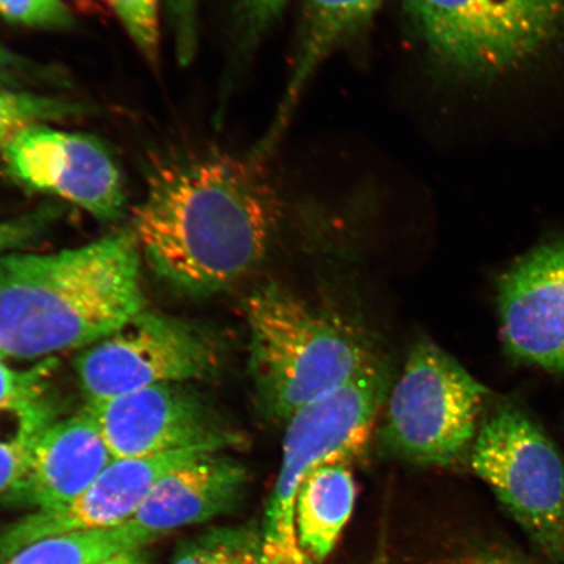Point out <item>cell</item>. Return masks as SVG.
<instances>
[{
	"label": "cell",
	"mask_w": 564,
	"mask_h": 564,
	"mask_svg": "<svg viewBox=\"0 0 564 564\" xmlns=\"http://www.w3.org/2000/svg\"><path fill=\"white\" fill-rule=\"evenodd\" d=\"M263 162L252 153L200 151L152 169L130 229L161 279L200 297L262 262L282 218Z\"/></svg>",
	"instance_id": "6da1fadb"
},
{
	"label": "cell",
	"mask_w": 564,
	"mask_h": 564,
	"mask_svg": "<svg viewBox=\"0 0 564 564\" xmlns=\"http://www.w3.org/2000/svg\"><path fill=\"white\" fill-rule=\"evenodd\" d=\"M145 310L131 229L56 253L0 258V356L86 347Z\"/></svg>",
	"instance_id": "7a4b0ae2"
},
{
	"label": "cell",
	"mask_w": 564,
	"mask_h": 564,
	"mask_svg": "<svg viewBox=\"0 0 564 564\" xmlns=\"http://www.w3.org/2000/svg\"><path fill=\"white\" fill-rule=\"evenodd\" d=\"M245 314L253 388L272 421L286 423L378 364L355 328L272 282L246 300Z\"/></svg>",
	"instance_id": "3957f363"
},
{
	"label": "cell",
	"mask_w": 564,
	"mask_h": 564,
	"mask_svg": "<svg viewBox=\"0 0 564 564\" xmlns=\"http://www.w3.org/2000/svg\"><path fill=\"white\" fill-rule=\"evenodd\" d=\"M386 398L387 376L377 364L286 422L281 468L260 523L268 562L288 564L301 558L294 509L303 479L323 465L349 464L361 456Z\"/></svg>",
	"instance_id": "277c9868"
},
{
	"label": "cell",
	"mask_w": 564,
	"mask_h": 564,
	"mask_svg": "<svg viewBox=\"0 0 564 564\" xmlns=\"http://www.w3.org/2000/svg\"><path fill=\"white\" fill-rule=\"evenodd\" d=\"M443 67L484 79L531 58L564 28V0H405Z\"/></svg>",
	"instance_id": "5b68a950"
},
{
	"label": "cell",
	"mask_w": 564,
	"mask_h": 564,
	"mask_svg": "<svg viewBox=\"0 0 564 564\" xmlns=\"http://www.w3.org/2000/svg\"><path fill=\"white\" fill-rule=\"evenodd\" d=\"M486 394L456 359L421 341L388 394L382 441L408 462L453 464L476 440Z\"/></svg>",
	"instance_id": "8992f818"
},
{
	"label": "cell",
	"mask_w": 564,
	"mask_h": 564,
	"mask_svg": "<svg viewBox=\"0 0 564 564\" xmlns=\"http://www.w3.org/2000/svg\"><path fill=\"white\" fill-rule=\"evenodd\" d=\"M470 460L533 544L564 564V464L545 433L520 409L500 406L479 429Z\"/></svg>",
	"instance_id": "52a82bcc"
},
{
	"label": "cell",
	"mask_w": 564,
	"mask_h": 564,
	"mask_svg": "<svg viewBox=\"0 0 564 564\" xmlns=\"http://www.w3.org/2000/svg\"><path fill=\"white\" fill-rule=\"evenodd\" d=\"M220 350L203 330L158 313L141 312L77 358L89 403L164 383L209 377Z\"/></svg>",
	"instance_id": "ba28073f"
},
{
	"label": "cell",
	"mask_w": 564,
	"mask_h": 564,
	"mask_svg": "<svg viewBox=\"0 0 564 564\" xmlns=\"http://www.w3.org/2000/svg\"><path fill=\"white\" fill-rule=\"evenodd\" d=\"M87 408L115 458L186 449L221 453L242 443V436L185 383L152 386Z\"/></svg>",
	"instance_id": "9c48e42d"
},
{
	"label": "cell",
	"mask_w": 564,
	"mask_h": 564,
	"mask_svg": "<svg viewBox=\"0 0 564 564\" xmlns=\"http://www.w3.org/2000/svg\"><path fill=\"white\" fill-rule=\"evenodd\" d=\"M2 156L12 178L34 192L76 204L98 220L122 215V174L100 140L35 124L18 133Z\"/></svg>",
	"instance_id": "30bf717a"
},
{
	"label": "cell",
	"mask_w": 564,
	"mask_h": 564,
	"mask_svg": "<svg viewBox=\"0 0 564 564\" xmlns=\"http://www.w3.org/2000/svg\"><path fill=\"white\" fill-rule=\"evenodd\" d=\"M200 449L115 458L95 482L61 510L32 512L0 533V558L10 560L21 549L53 535L123 525L160 479L203 455Z\"/></svg>",
	"instance_id": "8fae6325"
},
{
	"label": "cell",
	"mask_w": 564,
	"mask_h": 564,
	"mask_svg": "<svg viewBox=\"0 0 564 564\" xmlns=\"http://www.w3.org/2000/svg\"><path fill=\"white\" fill-rule=\"evenodd\" d=\"M500 334L521 362L564 371V242L535 247L498 285Z\"/></svg>",
	"instance_id": "7c38bea8"
},
{
	"label": "cell",
	"mask_w": 564,
	"mask_h": 564,
	"mask_svg": "<svg viewBox=\"0 0 564 564\" xmlns=\"http://www.w3.org/2000/svg\"><path fill=\"white\" fill-rule=\"evenodd\" d=\"M115 460L88 408L54 421L35 440L26 474L7 499L33 512L61 510L86 491Z\"/></svg>",
	"instance_id": "4fadbf2b"
},
{
	"label": "cell",
	"mask_w": 564,
	"mask_h": 564,
	"mask_svg": "<svg viewBox=\"0 0 564 564\" xmlns=\"http://www.w3.org/2000/svg\"><path fill=\"white\" fill-rule=\"evenodd\" d=\"M247 482V470L235 458L203 455L162 477L131 521L161 540L236 510Z\"/></svg>",
	"instance_id": "5bb4252c"
},
{
	"label": "cell",
	"mask_w": 564,
	"mask_h": 564,
	"mask_svg": "<svg viewBox=\"0 0 564 564\" xmlns=\"http://www.w3.org/2000/svg\"><path fill=\"white\" fill-rule=\"evenodd\" d=\"M357 489L349 464L323 465L303 479L294 523L303 552L319 564L333 553L355 510Z\"/></svg>",
	"instance_id": "9a60e30c"
},
{
	"label": "cell",
	"mask_w": 564,
	"mask_h": 564,
	"mask_svg": "<svg viewBox=\"0 0 564 564\" xmlns=\"http://www.w3.org/2000/svg\"><path fill=\"white\" fill-rule=\"evenodd\" d=\"M383 0H306L297 56L281 106L295 110L323 62L364 30Z\"/></svg>",
	"instance_id": "2e32d148"
},
{
	"label": "cell",
	"mask_w": 564,
	"mask_h": 564,
	"mask_svg": "<svg viewBox=\"0 0 564 564\" xmlns=\"http://www.w3.org/2000/svg\"><path fill=\"white\" fill-rule=\"evenodd\" d=\"M156 535L127 521L123 525L53 535L13 554L6 564H101L117 554L147 547Z\"/></svg>",
	"instance_id": "e0dca14e"
},
{
	"label": "cell",
	"mask_w": 564,
	"mask_h": 564,
	"mask_svg": "<svg viewBox=\"0 0 564 564\" xmlns=\"http://www.w3.org/2000/svg\"><path fill=\"white\" fill-rule=\"evenodd\" d=\"M260 523L209 528L180 542L171 564H260Z\"/></svg>",
	"instance_id": "ac0fdd59"
},
{
	"label": "cell",
	"mask_w": 564,
	"mask_h": 564,
	"mask_svg": "<svg viewBox=\"0 0 564 564\" xmlns=\"http://www.w3.org/2000/svg\"><path fill=\"white\" fill-rule=\"evenodd\" d=\"M87 111L79 102L0 87V151L28 127L82 117Z\"/></svg>",
	"instance_id": "d6986e66"
},
{
	"label": "cell",
	"mask_w": 564,
	"mask_h": 564,
	"mask_svg": "<svg viewBox=\"0 0 564 564\" xmlns=\"http://www.w3.org/2000/svg\"><path fill=\"white\" fill-rule=\"evenodd\" d=\"M53 417V405L48 403L0 435V496H9L24 478L33 444L52 425Z\"/></svg>",
	"instance_id": "ffe728a7"
},
{
	"label": "cell",
	"mask_w": 564,
	"mask_h": 564,
	"mask_svg": "<svg viewBox=\"0 0 564 564\" xmlns=\"http://www.w3.org/2000/svg\"><path fill=\"white\" fill-rule=\"evenodd\" d=\"M144 58L156 65L160 55L159 0H108Z\"/></svg>",
	"instance_id": "44dd1931"
},
{
	"label": "cell",
	"mask_w": 564,
	"mask_h": 564,
	"mask_svg": "<svg viewBox=\"0 0 564 564\" xmlns=\"http://www.w3.org/2000/svg\"><path fill=\"white\" fill-rule=\"evenodd\" d=\"M0 17L40 30H68L74 25L73 13L63 0H0Z\"/></svg>",
	"instance_id": "7402d4cb"
},
{
	"label": "cell",
	"mask_w": 564,
	"mask_h": 564,
	"mask_svg": "<svg viewBox=\"0 0 564 564\" xmlns=\"http://www.w3.org/2000/svg\"><path fill=\"white\" fill-rule=\"evenodd\" d=\"M291 0H237V21L242 45L250 51L276 21Z\"/></svg>",
	"instance_id": "603a6c76"
},
{
	"label": "cell",
	"mask_w": 564,
	"mask_h": 564,
	"mask_svg": "<svg viewBox=\"0 0 564 564\" xmlns=\"http://www.w3.org/2000/svg\"><path fill=\"white\" fill-rule=\"evenodd\" d=\"M55 217V207H44L33 214L0 221V252L23 249L37 241Z\"/></svg>",
	"instance_id": "cb8c5ba5"
},
{
	"label": "cell",
	"mask_w": 564,
	"mask_h": 564,
	"mask_svg": "<svg viewBox=\"0 0 564 564\" xmlns=\"http://www.w3.org/2000/svg\"><path fill=\"white\" fill-rule=\"evenodd\" d=\"M46 365L30 371H17L0 356V412L28 399L45 393Z\"/></svg>",
	"instance_id": "d4e9b609"
},
{
	"label": "cell",
	"mask_w": 564,
	"mask_h": 564,
	"mask_svg": "<svg viewBox=\"0 0 564 564\" xmlns=\"http://www.w3.org/2000/svg\"><path fill=\"white\" fill-rule=\"evenodd\" d=\"M448 564H529L503 549L485 547L457 556Z\"/></svg>",
	"instance_id": "484cf974"
},
{
	"label": "cell",
	"mask_w": 564,
	"mask_h": 564,
	"mask_svg": "<svg viewBox=\"0 0 564 564\" xmlns=\"http://www.w3.org/2000/svg\"><path fill=\"white\" fill-rule=\"evenodd\" d=\"M23 61L0 47V87L17 89Z\"/></svg>",
	"instance_id": "4316f807"
},
{
	"label": "cell",
	"mask_w": 564,
	"mask_h": 564,
	"mask_svg": "<svg viewBox=\"0 0 564 564\" xmlns=\"http://www.w3.org/2000/svg\"><path fill=\"white\" fill-rule=\"evenodd\" d=\"M101 564H151V560L145 547H141L111 556Z\"/></svg>",
	"instance_id": "83f0119b"
},
{
	"label": "cell",
	"mask_w": 564,
	"mask_h": 564,
	"mask_svg": "<svg viewBox=\"0 0 564 564\" xmlns=\"http://www.w3.org/2000/svg\"><path fill=\"white\" fill-rule=\"evenodd\" d=\"M176 3H178V9L183 15H185L186 30L188 31L189 39H192L194 31L192 30L193 20L189 17L194 13L196 0H176Z\"/></svg>",
	"instance_id": "f1b7e54d"
},
{
	"label": "cell",
	"mask_w": 564,
	"mask_h": 564,
	"mask_svg": "<svg viewBox=\"0 0 564 564\" xmlns=\"http://www.w3.org/2000/svg\"><path fill=\"white\" fill-rule=\"evenodd\" d=\"M371 564H390V558H388V553L383 539L380 540L379 542L377 553L376 555H373Z\"/></svg>",
	"instance_id": "f546056e"
}]
</instances>
